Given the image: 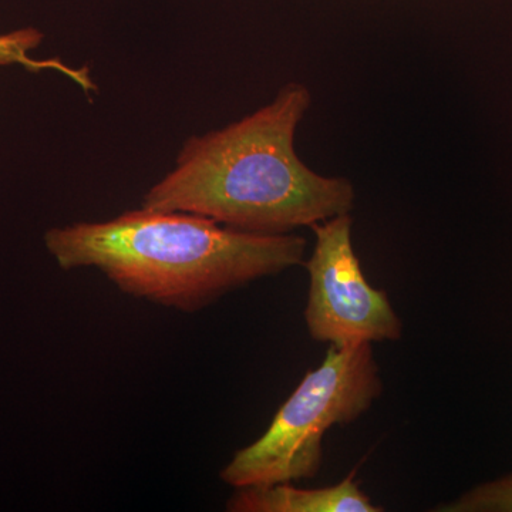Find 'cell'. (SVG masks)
<instances>
[{"label": "cell", "instance_id": "obj_1", "mask_svg": "<svg viewBox=\"0 0 512 512\" xmlns=\"http://www.w3.org/2000/svg\"><path fill=\"white\" fill-rule=\"evenodd\" d=\"M311 104L305 84L288 83L255 113L188 138L141 207L190 212L262 235L291 234L350 214L352 181L316 173L296 153V130Z\"/></svg>", "mask_w": 512, "mask_h": 512}, {"label": "cell", "instance_id": "obj_4", "mask_svg": "<svg viewBox=\"0 0 512 512\" xmlns=\"http://www.w3.org/2000/svg\"><path fill=\"white\" fill-rule=\"evenodd\" d=\"M311 228L315 247L306 262L309 288L303 312L311 338L339 349L402 338V319L387 293L369 284L357 258L350 214Z\"/></svg>", "mask_w": 512, "mask_h": 512}, {"label": "cell", "instance_id": "obj_2", "mask_svg": "<svg viewBox=\"0 0 512 512\" xmlns=\"http://www.w3.org/2000/svg\"><path fill=\"white\" fill-rule=\"evenodd\" d=\"M49 254L64 271L93 268L121 292L187 313L225 293L301 265V235H262L190 212L140 210L49 229Z\"/></svg>", "mask_w": 512, "mask_h": 512}, {"label": "cell", "instance_id": "obj_3", "mask_svg": "<svg viewBox=\"0 0 512 512\" xmlns=\"http://www.w3.org/2000/svg\"><path fill=\"white\" fill-rule=\"evenodd\" d=\"M382 393L372 345L329 348L320 366L306 373L282 404L268 430L222 468L221 480L238 490L318 476L325 434L360 419Z\"/></svg>", "mask_w": 512, "mask_h": 512}, {"label": "cell", "instance_id": "obj_5", "mask_svg": "<svg viewBox=\"0 0 512 512\" xmlns=\"http://www.w3.org/2000/svg\"><path fill=\"white\" fill-rule=\"evenodd\" d=\"M231 512H382L356 483L355 473L336 485L299 488L292 483L238 488L228 501Z\"/></svg>", "mask_w": 512, "mask_h": 512}, {"label": "cell", "instance_id": "obj_6", "mask_svg": "<svg viewBox=\"0 0 512 512\" xmlns=\"http://www.w3.org/2000/svg\"><path fill=\"white\" fill-rule=\"evenodd\" d=\"M43 37H45L43 33L35 28L18 29L0 35V66L20 64L32 72L56 70V72L69 77L84 93H93L96 90V84H94L87 67L74 69L57 59L35 60L30 57L29 53L42 45Z\"/></svg>", "mask_w": 512, "mask_h": 512}, {"label": "cell", "instance_id": "obj_7", "mask_svg": "<svg viewBox=\"0 0 512 512\" xmlns=\"http://www.w3.org/2000/svg\"><path fill=\"white\" fill-rule=\"evenodd\" d=\"M436 512H512V473L478 484Z\"/></svg>", "mask_w": 512, "mask_h": 512}]
</instances>
